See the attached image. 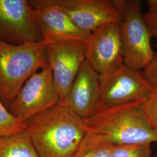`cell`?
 <instances>
[{"instance_id": "6da1fadb", "label": "cell", "mask_w": 157, "mask_h": 157, "mask_svg": "<svg viewBox=\"0 0 157 157\" xmlns=\"http://www.w3.org/2000/svg\"><path fill=\"white\" fill-rule=\"evenodd\" d=\"M25 124L40 157H73L88 131L86 121L61 101Z\"/></svg>"}, {"instance_id": "7a4b0ae2", "label": "cell", "mask_w": 157, "mask_h": 157, "mask_svg": "<svg viewBox=\"0 0 157 157\" xmlns=\"http://www.w3.org/2000/svg\"><path fill=\"white\" fill-rule=\"evenodd\" d=\"M86 121L88 130L104 135L113 145L157 141L146 116L144 100L99 109Z\"/></svg>"}, {"instance_id": "3957f363", "label": "cell", "mask_w": 157, "mask_h": 157, "mask_svg": "<svg viewBox=\"0 0 157 157\" xmlns=\"http://www.w3.org/2000/svg\"><path fill=\"white\" fill-rule=\"evenodd\" d=\"M47 65L43 41L19 45L0 41V100L7 108L27 80Z\"/></svg>"}, {"instance_id": "277c9868", "label": "cell", "mask_w": 157, "mask_h": 157, "mask_svg": "<svg viewBox=\"0 0 157 157\" xmlns=\"http://www.w3.org/2000/svg\"><path fill=\"white\" fill-rule=\"evenodd\" d=\"M121 13V39L124 63L138 71H144L151 62L155 52L151 36L139 0H113Z\"/></svg>"}, {"instance_id": "5b68a950", "label": "cell", "mask_w": 157, "mask_h": 157, "mask_svg": "<svg viewBox=\"0 0 157 157\" xmlns=\"http://www.w3.org/2000/svg\"><path fill=\"white\" fill-rule=\"evenodd\" d=\"M59 101L51 69L47 65L27 80L8 109L15 118L25 123Z\"/></svg>"}, {"instance_id": "8992f818", "label": "cell", "mask_w": 157, "mask_h": 157, "mask_svg": "<svg viewBox=\"0 0 157 157\" xmlns=\"http://www.w3.org/2000/svg\"><path fill=\"white\" fill-rule=\"evenodd\" d=\"M100 86L99 109L145 100L155 89L143 71L125 64L100 76Z\"/></svg>"}, {"instance_id": "52a82bcc", "label": "cell", "mask_w": 157, "mask_h": 157, "mask_svg": "<svg viewBox=\"0 0 157 157\" xmlns=\"http://www.w3.org/2000/svg\"><path fill=\"white\" fill-rule=\"evenodd\" d=\"M43 39L27 0H0V41L19 45Z\"/></svg>"}, {"instance_id": "ba28073f", "label": "cell", "mask_w": 157, "mask_h": 157, "mask_svg": "<svg viewBox=\"0 0 157 157\" xmlns=\"http://www.w3.org/2000/svg\"><path fill=\"white\" fill-rule=\"evenodd\" d=\"M86 41H57L47 44V62L61 101L65 100L86 61Z\"/></svg>"}, {"instance_id": "9c48e42d", "label": "cell", "mask_w": 157, "mask_h": 157, "mask_svg": "<svg viewBox=\"0 0 157 157\" xmlns=\"http://www.w3.org/2000/svg\"><path fill=\"white\" fill-rule=\"evenodd\" d=\"M86 60L100 76L124 64L120 22L107 24L91 34L86 41Z\"/></svg>"}, {"instance_id": "30bf717a", "label": "cell", "mask_w": 157, "mask_h": 157, "mask_svg": "<svg viewBox=\"0 0 157 157\" xmlns=\"http://www.w3.org/2000/svg\"><path fill=\"white\" fill-rule=\"evenodd\" d=\"M43 41L46 44L57 41L86 42L91 34L78 29L54 0L29 1Z\"/></svg>"}, {"instance_id": "8fae6325", "label": "cell", "mask_w": 157, "mask_h": 157, "mask_svg": "<svg viewBox=\"0 0 157 157\" xmlns=\"http://www.w3.org/2000/svg\"><path fill=\"white\" fill-rule=\"evenodd\" d=\"M81 30L91 34L111 23L120 22L121 13L111 0H54Z\"/></svg>"}, {"instance_id": "7c38bea8", "label": "cell", "mask_w": 157, "mask_h": 157, "mask_svg": "<svg viewBox=\"0 0 157 157\" xmlns=\"http://www.w3.org/2000/svg\"><path fill=\"white\" fill-rule=\"evenodd\" d=\"M100 87V75L86 60L63 102L79 117L87 120L99 110Z\"/></svg>"}, {"instance_id": "4fadbf2b", "label": "cell", "mask_w": 157, "mask_h": 157, "mask_svg": "<svg viewBox=\"0 0 157 157\" xmlns=\"http://www.w3.org/2000/svg\"><path fill=\"white\" fill-rule=\"evenodd\" d=\"M0 157H40L26 130L0 137Z\"/></svg>"}, {"instance_id": "5bb4252c", "label": "cell", "mask_w": 157, "mask_h": 157, "mask_svg": "<svg viewBox=\"0 0 157 157\" xmlns=\"http://www.w3.org/2000/svg\"><path fill=\"white\" fill-rule=\"evenodd\" d=\"M113 146L104 135L88 130L73 157H112Z\"/></svg>"}, {"instance_id": "9a60e30c", "label": "cell", "mask_w": 157, "mask_h": 157, "mask_svg": "<svg viewBox=\"0 0 157 157\" xmlns=\"http://www.w3.org/2000/svg\"><path fill=\"white\" fill-rule=\"evenodd\" d=\"M26 129V124L15 118L0 100V137L15 134Z\"/></svg>"}, {"instance_id": "2e32d148", "label": "cell", "mask_w": 157, "mask_h": 157, "mask_svg": "<svg viewBox=\"0 0 157 157\" xmlns=\"http://www.w3.org/2000/svg\"><path fill=\"white\" fill-rule=\"evenodd\" d=\"M151 144L137 143L113 145L112 157H151Z\"/></svg>"}, {"instance_id": "e0dca14e", "label": "cell", "mask_w": 157, "mask_h": 157, "mask_svg": "<svg viewBox=\"0 0 157 157\" xmlns=\"http://www.w3.org/2000/svg\"><path fill=\"white\" fill-rule=\"evenodd\" d=\"M144 110L157 140V88L144 100Z\"/></svg>"}, {"instance_id": "ac0fdd59", "label": "cell", "mask_w": 157, "mask_h": 157, "mask_svg": "<svg viewBox=\"0 0 157 157\" xmlns=\"http://www.w3.org/2000/svg\"><path fill=\"white\" fill-rule=\"evenodd\" d=\"M143 72L152 86L157 88V52L155 53L151 62L143 71Z\"/></svg>"}, {"instance_id": "d6986e66", "label": "cell", "mask_w": 157, "mask_h": 157, "mask_svg": "<svg viewBox=\"0 0 157 157\" xmlns=\"http://www.w3.org/2000/svg\"><path fill=\"white\" fill-rule=\"evenodd\" d=\"M144 17L152 37L157 39V11L147 12L144 14Z\"/></svg>"}, {"instance_id": "ffe728a7", "label": "cell", "mask_w": 157, "mask_h": 157, "mask_svg": "<svg viewBox=\"0 0 157 157\" xmlns=\"http://www.w3.org/2000/svg\"><path fill=\"white\" fill-rule=\"evenodd\" d=\"M146 2L148 9L147 12L152 13L157 11V0H147Z\"/></svg>"}, {"instance_id": "44dd1931", "label": "cell", "mask_w": 157, "mask_h": 157, "mask_svg": "<svg viewBox=\"0 0 157 157\" xmlns=\"http://www.w3.org/2000/svg\"><path fill=\"white\" fill-rule=\"evenodd\" d=\"M157 157V156H156V157Z\"/></svg>"}]
</instances>
